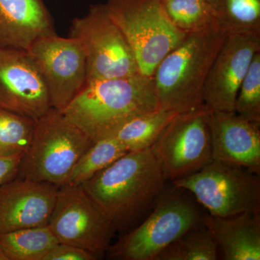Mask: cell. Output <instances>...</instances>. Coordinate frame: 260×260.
<instances>
[{
	"label": "cell",
	"instance_id": "6da1fadb",
	"mask_svg": "<svg viewBox=\"0 0 260 260\" xmlns=\"http://www.w3.org/2000/svg\"><path fill=\"white\" fill-rule=\"evenodd\" d=\"M167 181L151 148H147L128 152L80 186L117 231L151 210Z\"/></svg>",
	"mask_w": 260,
	"mask_h": 260
},
{
	"label": "cell",
	"instance_id": "7a4b0ae2",
	"mask_svg": "<svg viewBox=\"0 0 260 260\" xmlns=\"http://www.w3.org/2000/svg\"><path fill=\"white\" fill-rule=\"evenodd\" d=\"M159 109L153 78L138 74L89 82L61 112L95 142L132 118Z\"/></svg>",
	"mask_w": 260,
	"mask_h": 260
},
{
	"label": "cell",
	"instance_id": "3957f363",
	"mask_svg": "<svg viewBox=\"0 0 260 260\" xmlns=\"http://www.w3.org/2000/svg\"><path fill=\"white\" fill-rule=\"evenodd\" d=\"M227 32L215 23L187 34L154 72V90L161 109L177 113L203 107V90L214 59Z\"/></svg>",
	"mask_w": 260,
	"mask_h": 260
},
{
	"label": "cell",
	"instance_id": "277c9868",
	"mask_svg": "<svg viewBox=\"0 0 260 260\" xmlns=\"http://www.w3.org/2000/svg\"><path fill=\"white\" fill-rule=\"evenodd\" d=\"M172 186L164 190L141 223L111 245L107 251L111 259L155 260L167 246L203 225L205 214L192 194Z\"/></svg>",
	"mask_w": 260,
	"mask_h": 260
},
{
	"label": "cell",
	"instance_id": "5b68a950",
	"mask_svg": "<svg viewBox=\"0 0 260 260\" xmlns=\"http://www.w3.org/2000/svg\"><path fill=\"white\" fill-rule=\"evenodd\" d=\"M93 143L62 112L51 109L36 121L31 143L16 177L64 186L76 162Z\"/></svg>",
	"mask_w": 260,
	"mask_h": 260
},
{
	"label": "cell",
	"instance_id": "8992f818",
	"mask_svg": "<svg viewBox=\"0 0 260 260\" xmlns=\"http://www.w3.org/2000/svg\"><path fill=\"white\" fill-rule=\"evenodd\" d=\"M105 5L145 76H153L159 63L187 35L173 25L160 0H107Z\"/></svg>",
	"mask_w": 260,
	"mask_h": 260
},
{
	"label": "cell",
	"instance_id": "52a82bcc",
	"mask_svg": "<svg viewBox=\"0 0 260 260\" xmlns=\"http://www.w3.org/2000/svg\"><path fill=\"white\" fill-rule=\"evenodd\" d=\"M172 184L191 193L212 216L260 213L259 175L242 168L212 160Z\"/></svg>",
	"mask_w": 260,
	"mask_h": 260
},
{
	"label": "cell",
	"instance_id": "ba28073f",
	"mask_svg": "<svg viewBox=\"0 0 260 260\" xmlns=\"http://www.w3.org/2000/svg\"><path fill=\"white\" fill-rule=\"evenodd\" d=\"M69 37L78 39L85 52L87 83L141 74L133 49L105 4L91 5L86 15L75 18Z\"/></svg>",
	"mask_w": 260,
	"mask_h": 260
},
{
	"label": "cell",
	"instance_id": "9c48e42d",
	"mask_svg": "<svg viewBox=\"0 0 260 260\" xmlns=\"http://www.w3.org/2000/svg\"><path fill=\"white\" fill-rule=\"evenodd\" d=\"M210 111L204 105L177 114L150 148L167 181L187 177L213 160Z\"/></svg>",
	"mask_w": 260,
	"mask_h": 260
},
{
	"label": "cell",
	"instance_id": "30bf717a",
	"mask_svg": "<svg viewBox=\"0 0 260 260\" xmlns=\"http://www.w3.org/2000/svg\"><path fill=\"white\" fill-rule=\"evenodd\" d=\"M48 225L58 242L81 248L99 257L112 245L116 230L80 186L59 187Z\"/></svg>",
	"mask_w": 260,
	"mask_h": 260
},
{
	"label": "cell",
	"instance_id": "8fae6325",
	"mask_svg": "<svg viewBox=\"0 0 260 260\" xmlns=\"http://www.w3.org/2000/svg\"><path fill=\"white\" fill-rule=\"evenodd\" d=\"M27 51L46 84L53 109L62 112L87 83L86 59L79 41L53 34L39 38Z\"/></svg>",
	"mask_w": 260,
	"mask_h": 260
},
{
	"label": "cell",
	"instance_id": "7c38bea8",
	"mask_svg": "<svg viewBox=\"0 0 260 260\" xmlns=\"http://www.w3.org/2000/svg\"><path fill=\"white\" fill-rule=\"evenodd\" d=\"M259 51L260 36L227 34L205 81V107L212 111L235 112L239 87Z\"/></svg>",
	"mask_w": 260,
	"mask_h": 260
},
{
	"label": "cell",
	"instance_id": "4fadbf2b",
	"mask_svg": "<svg viewBox=\"0 0 260 260\" xmlns=\"http://www.w3.org/2000/svg\"><path fill=\"white\" fill-rule=\"evenodd\" d=\"M0 108L36 121L53 109L46 84L27 51L0 48Z\"/></svg>",
	"mask_w": 260,
	"mask_h": 260
},
{
	"label": "cell",
	"instance_id": "5bb4252c",
	"mask_svg": "<svg viewBox=\"0 0 260 260\" xmlns=\"http://www.w3.org/2000/svg\"><path fill=\"white\" fill-rule=\"evenodd\" d=\"M212 158L260 174V124L236 112L210 110Z\"/></svg>",
	"mask_w": 260,
	"mask_h": 260
},
{
	"label": "cell",
	"instance_id": "9a60e30c",
	"mask_svg": "<svg viewBox=\"0 0 260 260\" xmlns=\"http://www.w3.org/2000/svg\"><path fill=\"white\" fill-rule=\"evenodd\" d=\"M59 187L15 177L0 186V234L47 225Z\"/></svg>",
	"mask_w": 260,
	"mask_h": 260
},
{
	"label": "cell",
	"instance_id": "2e32d148",
	"mask_svg": "<svg viewBox=\"0 0 260 260\" xmlns=\"http://www.w3.org/2000/svg\"><path fill=\"white\" fill-rule=\"evenodd\" d=\"M56 34L43 0H0V48L27 51L39 38Z\"/></svg>",
	"mask_w": 260,
	"mask_h": 260
},
{
	"label": "cell",
	"instance_id": "e0dca14e",
	"mask_svg": "<svg viewBox=\"0 0 260 260\" xmlns=\"http://www.w3.org/2000/svg\"><path fill=\"white\" fill-rule=\"evenodd\" d=\"M203 225L215 239L220 259H260V213H244L229 217L206 213Z\"/></svg>",
	"mask_w": 260,
	"mask_h": 260
},
{
	"label": "cell",
	"instance_id": "ac0fdd59",
	"mask_svg": "<svg viewBox=\"0 0 260 260\" xmlns=\"http://www.w3.org/2000/svg\"><path fill=\"white\" fill-rule=\"evenodd\" d=\"M59 243L48 224L0 234L8 260H44Z\"/></svg>",
	"mask_w": 260,
	"mask_h": 260
},
{
	"label": "cell",
	"instance_id": "d6986e66",
	"mask_svg": "<svg viewBox=\"0 0 260 260\" xmlns=\"http://www.w3.org/2000/svg\"><path fill=\"white\" fill-rule=\"evenodd\" d=\"M179 113L160 109L135 116L114 132V137L128 152L150 148Z\"/></svg>",
	"mask_w": 260,
	"mask_h": 260
},
{
	"label": "cell",
	"instance_id": "ffe728a7",
	"mask_svg": "<svg viewBox=\"0 0 260 260\" xmlns=\"http://www.w3.org/2000/svg\"><path fill=\"white\" fill-rule=\"evenodd\" d=\"M126 153L124 145L114 137L93 142L75 164L65 185L81 186Z\"/></svg>",
	"mask_w": 260,
	"mask_h": 260
},
{
	"label": "cell",
	"instance_id": "44dd1931",
	"mask_svg": "<svg viewBox=\"0 0 260 260\" xmlns=\"http://www.w3.org/2000/svg\"><path fill=\"white\" fill-rule=\"evenodd\" d=\"M215 10L227 34L260 36V0H215Z\"/></svg>",
	"mask_w": 260,
	"mask_h": 260
},
{
	"label": "cell",
	"instance_id": "7402d4cb",
	"mask_svg": "<svg viewBox=\"0 0 260 260\" xmlns=\"http://www.w3.org/2000/svg\"><path fill=\"white\" fill-rule=\"evenodd\" d=\"M220 259L218 246L204 225L185 233L167 246L155 260H216Z\"/></svg>",
	"mask_w": 260,
	"mask_h": 260
},
{
	"label": "cell",
	"instance_id": "603a6c76",
	"mask_svg": "<svg viewBox=\"0 0 260 260\" xmlns=\"http://www.w3.org/2000/svg\"><path fill=\"white\" fill-rule=\"evenodd\" d=\"M173 25L186 34L201 31L216 23L213 5L204 0H160Z\"/></svg>",
	"mask_w": 260,
	"mask_h": 260
},
{
	"label": "cell",
	"instance_id": "cb8c5ba5",
	"mask_svg": "<svg viewBox=\"0 0 260 260\" xmlns=\"http://www.w3.org/2000/svg\"><path fill=\"white\" fill-rule=\"evenodd\" d=\"M36 121L0 108V157L26 153L34 137Z\"/></svg>",
	"mask_w": 260,
	"mask_h": 260
},
{
	"label": "cell",
	"instance_id": "d4e9b609",
	"mask_svg": "<svg viewBox=\"0 0 260 260\" xmlns=\"http://www.w3.org/2000/svg\"><path fill=\"white\" fill-rule=\"evenodd\" d=\"M235 112L246 120L260 124V51L253 58L239 87Z\"/></svg>",
	"mask_w": 260,
	"mask_h": 260
},
{
	"label": "cell",
	"instance_id": "484cf974",
	"mask_svg": "<svg viewBox=\"0 0 260 260\" xmlns=\"http://www.w3.org/2000/svg\"><path fill=\"white\" fill-rule=\"evenodd\" d=\"M97 256L89 251L68 244H56L44 260H94Z\"/></svg>",
	"mask_w": 260,
	"mask_h": 260
},
{
	"label": "cell",
	"instance_id": "4316f807",
	"mask_svg": "<svg viewBox=\"0 0 260 260\" xmlns=\"http://www.w3.org/2000/svg\"><path fill=\"white\" fill-rule=\"evenodd\" d=\"M23 156L0 157V186L16 177Z\"/></svg>",
	"mask_w": 260,
	"mask_h": 260
},
{
	"label": "cell",
	"instance_id": "83f0119b",
	"mask_svg": "<svg viewBox=\"0 0 260 260\" xmlns=\"http://www.w3.org/2000/svg\"><path fill=\"white\" fill-rule=\"evenodd\" d=\"M0 260H8L6 256H5V254H4V252L2 250L1 248H0Z\"/></svg>",
	"mask_w": 260,
	"mask_h": 260
},
{
	"label": "cell",
	"instance_id": "f1b7e54d",
	"mask_svg": "<svg viewBox=\"0 0 260 260\" xmlns=\"http://www.w3.org/2000/svg\"><path fill=\"white\" fill-rule=\"evenodd\" d=\"M204 1L210 3V4H211L212 5H213L214 8H215V0H204Z\"/></svg>",
	"mask_w": 260,
	"mask_h": 260
}]
</instances>
